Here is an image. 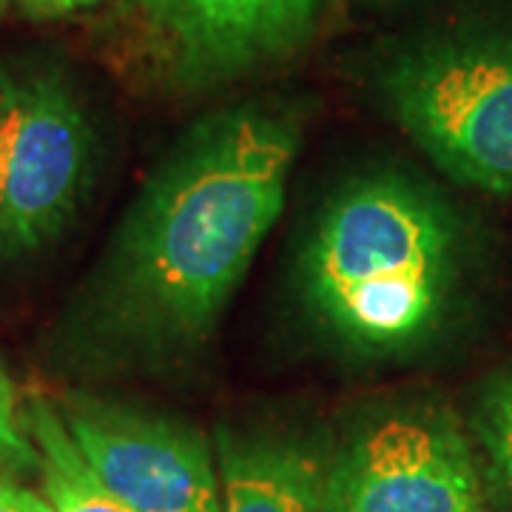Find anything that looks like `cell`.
<instances>
[{
  "label": "cell",
  "instance_id": "6da1fadb",
  "mask_svg": "<svg viewBox=\"0 0 512 512\" xmlns=\"http://www.w3.org/2000/svg\"><path fill=\"white\" fill-rule=\"evenodd\" d=\"M296 123L271 109L200 126L140 197L117 248L114 302L157 342L211 328L274 228L296 160Z\"/></svg>",
  "mask_w": 512,
  "mask_h": 512
},
{
  "label": "cell",
  "instance_id": "9a60e30c",
  "mask_svg": "<svg viewBox=\"0 0 512 512\" xmlns=\"http://www.w3.org/2000/svg\"><path fill=\"white\" fill-rule=\"evenodd\" d=\"M6 3H9V0H0V12H3V9H6Z\"/></svg>",
  "mask_w": 512,
  "mask_h": 512
},
{
  "label": "cell",
  "instance_id": "52a82bcc",
  "mask_svg": "<svg viewBox=\"0 0 512 512\" xmlns=\"http://www.w3.org/2000/svg\"><path fill=\"white\" fill-rule=\"evenodd\" d=\"M171 83L200 89L288 57L330 0H131Z\"/></svg>",
  "mask_w": 512,
  "mask_h": 512
},
{
  "label": "cell",
  "instance_id": "3957f363",
  "mask_svg": "<svg viewBox=\"0 0 512 512\" xmlns=\"http://www.w3.org/2000/svg\"><path fill=\"white\" fill-rule=\"evenodd\" d=\"M384 97L450 177L512 191V40H450L399 57Z\"/></svg>",
  "mask_w": 512,
  "mask_h": 512
},
{
  "label": "cell",
  "instance_id": "7c38bea8",
  "mask_svg": "<svg viewBox=\"0 0 512 512\" xmlns=\"http://www.w3.org/2000/svg\"><path fill=\"white\" fill-rule=\"evenodd\" d=\"M0 512H52V504L32 490L0 481Z\"/></svg>",
  "mask_w": 512,
  "mask_h": 512
},
{
  "label": "cell",
  "instance_id": "8992f818",
  "mask_svg": "<svg viewBox=\"0 0 512 512\" xmlns=\"http://www.w3.org/2000/svg\"><path fill=\"white\" fill-rule=\"evenodd\" d=\"M60 419L100 484L131 512H220L200 433L89 396L63 399Z\"/></svg>",
  "mask_w": 512,
  "mask_h": 512
},
{
  "label": "cell",
  "instance_id": "277c9868",
  "mask_svg": "<svg viewBox=\"0 0 512 512\" xmlns=\"http://www.w3.org/2000/svg\"><path fill=\"white\" fill-rule=\"evenodd\" d=\"M89 126L60 74L0 69V259L43 248L72 217Z\"/></svg>",
  "mask_w": 512,
  "mask_h": 512
},
{
  "label": "cell",
  "instance_id": "4fadbf2b",
  "mask_svg": "<svg viewBox=\"0 0 512 512\" xmlns=\"http://www.w3.org/2000/svg\"><path fill=\"white\" fill-rule=\"evenodd\" d=\"M18 3L32 18H60V15H72L77 9L97 6L103 0H18Z\"/></svg>",
  "mask_w": 512,
  "mask_h": 512
},
{
  "label": "cell",
  "instance_id": "5b68a950",
  "mask_svg": "<svg viewBox=\"0 0 512 512\" xmlns=\"http://www.w3.org/2000/svg\"><path fill=\"white\" fill-rule=\"evenodd\" d=\"M322 512H481L470 447L441 416H390L336 458Z\"/></svg>",
  "mask_w": 512,
  "mask_h": 512
},
{
  "label": "cell",
  "instance_id": "9c48e42d",
  "mask_svg": "<svg viewBox=\"0 0 512 512\" xmlns=\"http://www.w3.org/2000/svg\"><path fill=\"white\" fill-rule=\"evenodd\" d=\"M20 424L35 444L37 467L52 512H131L83 461L60 419V410L49 399L29 396Z\"/></svg>",
  "mask_w": 512,
  "mask_h": 512
},
{
  "label": "cell",
  "instance_id": "ba28073f",
  "mask_svg": "<svg viewBox=\"0 0 512 512\" xmlns=\"http://www.w3.org/2000/svg\"><path fill=\"white\" fill-rule=\"evenodd\" d=\"M220 512H322L325 473L293 439L220 433Z\"/></svg>",
  "mask_w": 512,
  "mask_h": 512
},
{
  "label": "cell",
  "instance_id": "30bf717a",
  "mask_svg": "<svg viewBox=\"0 0 512 512\" xmlns=\"http://www.w3.org/2000/svg\"><path fill=\"white\" fill-rule=\"evenodd\" d=\"M476 433L495 476L512 495V370L487 384L476 410Z\"/></svg>",
  "mask_w": 512,
  "mask_h": 512
},
{
  "label": "cell",
  "instance_id": "8fae6325",
  "mask_svg": "<svg viewBox=\"0 0 512 512\" xmlns=\"http://www.w3.org/2000/svg\"><path fill=\"white\" fill-rule=\"evenodd\" d=\"M0 447L6 450L15 467H37L35 444L18 421L15 387L3 370H0Z\"/></svg>",
  "mask_w": 512,
  "mask_h": 512
},
{
  "label": "cell",
  "instance_id": "7a4b0ae2",
  "mask_svg": "<svg viewBox=\"0 0 512 512\" xmlns=\"http://www.w3.org/2000/svg\"><path fill=\"white\" fill-rule=\"evenodd\" d=\"M450 225L413 185L379 177L325 211L305 254L313 313L353 348H404L444 296Z\"/></svg>",
  "mask_w": 512,
  "mask_h": 512
},
{
  "label": "cell",
  "instance_id": "5bb4252c",
  "mask_svg": "<svg viewBox=\"0 0 512 512\" xmlns=\"http://www.w3.org/2000/svg\"><path fill=\"white\" fill-rule=\"evenodd\" d=\"M0 464H12V461H9V456H6V450H3V447H0Z\"/></svg>",
  "mask_w": 512,
  "mask_h": 512
}]
</instances>
